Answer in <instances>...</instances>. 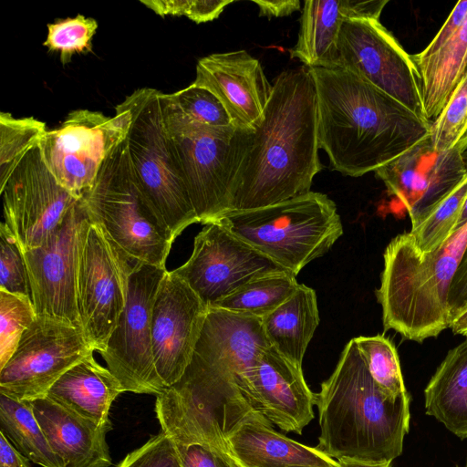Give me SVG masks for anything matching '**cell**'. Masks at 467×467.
<instances>
[{"instance_id": "cell-1", "label": "cell", "mask_w": 467, "mask_h": 467, "mask_svg": "<svg viewBox=\"0 0 467 467\" xmlns=\"http://www.w3.org/2000/svg\"><path fill=\"white\" fill-rule=\"evenodd\" d=\"M317 94L309 68L279 73L235 182L230 211L270 206L310 192L322 170Z\"/></svg>"}, {"instance_id": "cell-2", "label": "cell", "mask_w": 467, "mask_h": 467, "mask_svg": "<svg viewBox=\"0 0 467 467\" xmlns=\"http://www.w3.org/2000/svg\"><path fill=\"white\" fill-rule=\"evenodd\" d=\"M309 72L318 144L334 171L350 177L375 171L430 135V121L359 76L339 67Z\"/></svg>"}, {"instance_id": "cell-3", "label": "cell", "mask_w": 467, "mask_h": 467, "mask_svg": "<svg viewBox=\"0 0 467 467\" xmlns=\"http://www.w3.org/2000/svg\"><path fill=\"white\" fill-rule=\"evenodd\" d=\"M410 396L393 399L379 388L352 338L317 394L321 431L316 448L334 460L392 462L410 430Z\"/></svg>"}, {"instance_id": "cell-4", "label": "cell", "mask_w": 467, "mask_h": 467, "mask_svg": "<svg viewBox=\"0 0 467 467\" xmlns=\"http://www.w3.org/2000/svg\"><path fill=\"white\" fill-rule=\"evenodd\" d=\"M466 244L467 223L433 252L420 250L410 232L389 243L376 291L384 331L422 342L450 327L449 295Z\"/></svg>"}, {"instance_id": "cell-5", "label": "cell", "mask_w": 467, "mask_h": 467, "mask_svg": "<svg viewBox=\"0 0 467 467\" xmlns=\"http://www.w3.org/2000/svg\"><path fill=\"white\" fill-rule=\"evenodd\" d=\"M163 127L199 223H216L231 200L254 130H214L186 118L160 94Z\"/></svg>"}, {"instance_id": "cell-6", "label": "cell", "mask_w": 467, "mask_h": 467, "mask_svg": "<svg viewBox=\"0 0 467 467\" xmlns=\"http://www.w3.org/2000/svg\"><path fill=\"white\" fill-rule=\"evenodd\" d=\"M216 223L295 275L343 234L336 203L311 191L270 206L228 212Z\"/></svg>"}, {"instance_id": "cell-7", "label": "cell", "mask_w": 467, "mask_h": 467, "mask_svg": "<svg viewBox=\"0 0 467 467\" xmlns=\"http://www.w3.org/2000/svg\"><path fill=\"white\" fill-rule=\"evenodd\" d=\"M81 197L91 221L134 263L166 269L174 239L136 183L127 137L111 150Z\"/></svg>"}, {"instance_id": "cell-8", "label": "cell", "mask_w": 467, "mask_h": 467, "mask_svg": "<svg viewBox=\"0 0 467 467\" xmlns=\"http://www.w3.org/2000/svg\"><path fill=\"white\" fill-rule=\"evenodd\" d=\"M160 94L154 88H139L121 104L129 111L127 141L134 179L175 240L199 220L169 145Z\"/></svg>"}, {"instance_id": "cell-9", "label": "cell", "mask_w": 467, "mask_h": 467, "mask_svg": "<svg viewBox=\"0 0 467 467\" xmlns=\"http://www.w3.org/2000/svg\"><path fill=\"white\" fill-rule=\"evenodd\" d=\"M269 346L262 318L209 308L191 361L177 383L239 390L253 407L252 377Z\"/></svg>"}, {"instance_id": "cell-10", "label": "cell", "mask_w": 467, "mask_h": 467, "mask_svg": "<svg viewBox=\"0 0 467 467\" xmlns=\"http://www.w3.org/2000/svg\"><path fill=\"white\" fill-rule=\"evenodd\" d=\"M136 264L91 221L79 259L77 305L81 329L94 351L105 349L118 324Z\"/></svg>"}, {"instance_id": "cell-11", "label": "cell", "mask_w": 467, "mask_h": 467, "mask_svg": "<svg viewBox=\"0 0 467 467\" xmlns=\"http://www.w3.org/2000/svg\"><path fill=\"white\" fill-rule=\"evenodd\" d=\"M166 272L145 263L135 265L124 310L99 353L124 391L157 396L167 389L156 371L151 342L152 306Z\"/></svg>"}, {"instance_id": "cell-12", "label": "cell", "mask_w": 467, "mask_h": 467, "mask_svg": "<svg viewBox=\"0 0 467 467\" xmlns=\"http://www.w3.org/2000/svg\"><path fill=\"white\" fill-rule=\"evenodd\" d=\"M128 130L129 111L121 103L112 117L76 109L57 129L47 130L39 144L57 182L81 197L94 183L111 150L127 137Z\"/></svg>"}, {"instance_id": "cell-13", "label": "cell", "mask_w": 467, "mask_h": 467, "mask_svg": "<svg viewBox=\"0 0 467 467\" xmlns=\"http://www.w3.org/2000/svg\"><path fill=\"white\" fill-rule=\"evenodd\" d=\"M93 351L80 327L37 316L0 368V393L17 400L44 398L67 370Z\"/></svg>"}, {"instance_id": "cell-14", "label": "cell", "mask_w": 467, "mask_h": 467, "mask_svg": "<svg viewBox=\"0 0 467 467\" xmlns=\"http://www.w3.org/2000/svg\"><path fill=\"white\" fill-rule=\"evenodd\" d=\"M90 224L87 206L80 197L42 245L23 253L36 316L62 319L81 328L77 279Z\"/></svg>"}, {"instance_id": "cell-15", "label": "cell", "mask_w": 467, "mask_h": 467, "mask_svg": "<svg viewBox=\"0 0 467 467\" xmlns=\"http://www.w3.org/2000/svg\"><path fill=\"white\" fill-rule=\"evenodd\" d=\"M0 192L4 207L1 223L23 253L42 245L80 198L57 182L39 143L21 159L0 186Z\"/></svg>"}, {"instance_id": "cell-16", "label": "cell", "mask_w": 467, "mask_h": 467, "mask_svg": "<svg viewBox=\"0 0 467 467\" xmlns=\"http://www.w3.org/2000/svg\"><path fill=\"white\" fill-rule=\"evenodd\" d=\"M337 52L336 67L359 76L426 119L411 55L379 20L344 21Z\"/></svg>"}, {"instance_id": "cell-17", "label": "cell", "mask_w": 467, "mask_h": 467, "mask_svg": "<svg viewBox=\"0 0 467 467\" xmlns=\"http://www.w3.org/2000/svg\"><path fill=\"white\" fill-rule=\"evenodd\" d=\"M287 271L222 224H204L190 258L172 272L210 308L249 281Z\"/></svg>"}, {"instance_id": "cell-18", "label": "cell", "mask_w": 467, "mask_h": 467, "mask_svg": "<svg viewBox=\"0 0 467 467\" xmlns=\"http://www.w3.org/2000/svg\"><path fill=\"white\" fill-rule=\"evenodd\" d=\"M467 134L451 149L434 150L430 135L375 171L413 221L451 192L466 176Z\"/></svg>"}, {"instance_id": "cell-19", "label": "cell", "mask_w": 467, "mask_h": 467, "mask_svg": "<svg viewBox=\"0 0 467 467\" xmlns=\"http://www.w3.org/2000/svg\"><path fill=\"white\" fill-rule=\"evenodd\" d=\"M208 309L183 280L166 272L151 311L154 364L166 388L176 384L188 367Z\"/></svg>"}, {"instance_id": "cell-20", "label": "cell", "mask_w": 467, "mask_h": 467, "mask_svg": "<svg viewBox=\"0 0 467 467\" xmlns=\"http://www.w3.org/2000/svg\"><path fill=\"white\" fill-rule=\"evenodd\" d=\"M192 84L214 94L233 124L246 130L262 122L272 92L259 60L244 49L200 58Z\"/></svg>"}, {"instance_id": "cell-21", "label": "cell", "mask_w": 467, "mask_h": 467, "mask_svg": "<svg viewBox=\"0 0 467 467\" xmlns=\"http://www.w3.org/2000/svg\"><path fill=\"white\" fill-rule=\"evenodd\" d=\"M251 384L255 410L281 430L302 434L314 418L317 402L302 368L269 346L257 361Z\"/></svg>"}, {"instance_id": "cell-22", "label": "cell", "mask_w": 467, "mask_h": 467, "mask_svg": "<svg viewBox=\"0 0 467 467\" xmlns=\"http://www.w3.org/2000/svg\"><path fill=\"white\" fill-rule=\"evenodd\" d=\"M388 0H317L305 1L300 17L298 38L290 57L305 67H335L337 44L344 21L379 20Z\"/></svg>"}, {"instance_id": "cell-23", "label": "cell", "mask_w": 467, "mask_h": 467, "mask_svg": "<svg viewBox=\"0 0 467 467\" xmlns=\"http://www.w3.org/2000/svg\"><path fill=\"white\" fill-rule=\"evenodd\" d=\"M29 402L63 467L111 465L106 441L111 425H101L84 418L47 396Z\"/></svg>"}, {"instance_id": "cell-24", "label": "cell", "mask_w": 467, "mask_h": 467, "mask_svg": "<svg viewBox=\"0 0 467 467\" xmlns=\"http://www.w3.org/2000/svg\"><path fill=\"white\" fill-rule=\"evenodd\" d=\"M230 454L240 467H337L336 460L275 431L254 411L227 437Z\"/></svg>"}, {"instance_id": "cell-25", "label": "cell", "mask_w": 467, "mask_h": 467, "mask_svg": "<svg viewBox=\"0 0 467 467\" xmlns=\"http://www.w3.org/2000/svg\"><path fill=\"white\" fill-rule=\"evenodd\" d=\"M122 392L119 380L96 361L92 352L67 370L47 397L99 424L111 425L109 410Z\"/></svg>"}, {"instance_id": "cell-26", "label": "cell", "mask_w": 467, "mask_h": 467, "mask_svg": "<svg viewBox=\"0 0 467 467\" xmlns=\"http://www.w3.org/2000/svg\"><path fill=\"white\" fill-rule=\"evenodd\" d=\"M262 319L270 346L302 368L306 350L319 324L316 292L299 284L289 298Z\"/></svg>"}, {"instance_id": "cell-27", "label": "cell", "mask_w": 467, "mask_h": 467, "mask_svg": "<svg viewBox=\"0 0 467 467\" xmlns=\"http://www.w3.org/2000/svg\"><path fill=\"white\" fill-rule=\"evenodd\" d=\"M426 413L467 439V339L447 353L424 389Z\"/></svg>"}, {"instance_id": "cell-28", "label": "cell", "mask_w": 467, "mask_h": 467, "mask_svg": "<svg viewBox=\"0 0 467 467\" xmlns=\"http://www.w3.org/2000/svg\"><path fill=\"white\" fill-rule=\"evenodd\" d=\"M416 67L424 116L434 121L467 71V21L437 52L419 57L411 55Z\"/></svg>"}, {"instance_id": "cell-29", "label": "cell", "mask_w": 467, "mask_h": 467, "mask_svg": "<svg viewBox=\"0 0 467 467\" xmlns=\"http://www.w3.org/2000/svg\"><path fill=\"white\" fill-rule=\"evenodd\" d=\"M0 428L15 447L42 467H63L52 450L29 401L0 393Z\"/></svg>"}, {"instance_id": "cell-30", "label": "cell", "mask_w": 467, "mask_h": 467, "mask_svg": "<svg viewBox=\"0 0 467 467\" xmlns=\"http://www.w3.org/2000/svg\"><path fill=\"white\" fill-rule=\"evenodd\" d=\"M296 277V275L289 271L258 276L210 308L263 318L294 294L299 285Z\"/></svg>"}, {"instance_id": "cell-31", "label": "cell", "mask_w": 467, "mask_h": 467, "mask_svg": "<svg viewBox=\"0 0 467 467\" xmlns=\"http://www.w3.org/2000/svg\"><path fill=\"white\" fill-rule=\"evenodd\" d=\"M467 197V174L445 197L411 221L410 234L420 250L433 252L455 233Z\"/></svg>"}, {"instance_id": "cell-32", "label": "cell", "mask_w": 467, "mask_h": 467, "mask_svg": "<svg viewBox=\"0 0 467 467\" xmlns=\"http://www.w3.org/2000/svg\"><path fill=\"white\" fill-rule=\"evenodd\" d=\"M355 340L379 388L393 399L410 396L404 385L399 356L393 343L383 335L358 337Z\"/></svg>"}, {"instance_id": "cell-33", "label": "cell", "mask_w": 467, "mask_h": 467, "mask_svg": "<svg viewBox=\"0 0 467 467\" xmlns=\"http://www.w3.org/2000/svg\"><path fill=\"white\" fill-rule=\"evenodd\" d=\"M46 131V124L32 117L15 118L8 112L0 113V186Z\"/></svg>"}, {"instance_id": "cell-34", "label": "cell", "mask_w": 467, "mask_h": 467, "mask_svg": "<svg viewBox=\"0 0 467 467\" xmlns=\"http://www.w3.org/2000/svg\"><path fill=\"white\" fill-rule=\"evenodd\" d=\"M36 317L30 297L0 290V368L12 357Z\"/></svg>"}, {"instance_id": "cell-35", "label": "cell", "mask_w": 467, "mask_h": 467, "mask_svg": "<svg viewBox=\"0 0 467 467\" xmlns=\"http://www.w3.org/2000/svg\"><path fill=\"white\" fill-rule=\"evenodd\" d=\"M169 97L186 118L197 124L214 130L235 127L219 99L204 88L192 84Z\"/></svg>"}, {"instance_id": "cell-36", "label": "cell", "mask_w": 467, "mask_h": 467, "mask_svg": "<svg viewBox=\"0 0 467 467\" xmlns=\"http://www.w3.org/2000/svg\"><path fill=\"white\" fill-rule=\"evenodd\" d=\"M467 134V71L437 119L431 122L430 139L438 151L451 149Z\"/></svg>"}, {"instance_id": "cell-37", "label": "cell", "mask_w": 467, "mask_h": 467, "mask_svg": "<svg viewBox=\"0 0 467 467\" xmlns=\"http://www.w3.org/2000/svg\"><path fill=\"white\" fill-rule=\"evenodd\" d=\"M98 28L95 19L78 15L47 25V36L43 43L51 51H59L60 61L67 64L75 53L91 51V39Z\"/></svg>"}, {"instance_id": "cell-38", "label": "cell", "mask_w": 467, "mask_h": 467, "mask_svg": "<svg viewBox=\"0 0 467 467\" xmlns=\"http://www.w3.org/2000/svg\"><path fill=\"white\" fill-rule=\"evenodd\" d=\"M0 290L31 298L24 254L14 237L0 225ZM32 300V299H31Z\"/></svg>"}, {"instance_id": "cell-39", "label": "cell", "mask_w": 467, "mask_h": 467, "mask_svg": "<svg viewBox=\"0 0 467 467\" xmlns=\"http://www.w3.org/2000/svg\"><path fill=\"white\" fill-rule=\"evenodd\" d=\"M173 441L182 467H240L234 458L213 444L182 433H166Z\"/></svg>"}, {"instance_id": "cell-40", "label": "cell", "mask_w": 467, "mask_h": 467, "mask_svg": "<svg viewBox=\"0 0 467 467\" xmlns=\"http://www.w3.org/2000/svg\"><path fill=\"white\" fill-rule=\"evenodd\" d=\"M161 16H185L195 23L217 18L233 0H140Z\"/></svg>"}, {"instance_id": "cell-41", "label": "cell", "mask_w": 467, "mask_h": 467, "mask_svg": "<svg viewBox=\"0 0 467 467\" xmlns=\"http://www.w3.org/2000/svg\"><path fill=\"white\" fill-rule=\"evenodd\" d=\"M116 467H182L171 439L164 432L130 452Z\"/></svg>"}, {"instance_id": "cell-42", "label": "cell", "mask_w": 467, "mask_h": 467, "mask_svg": "<svg viewBox=\"0 0 467 467\" xmlns=\"http://www.w3.org/2000/svg\"><path fill=\"white\" fill-rule=\"evenodd\" d=\"M466 21L467 0H464L456 4L434 38L421 52L416 54V56L419 57H427L437 52L462 28Z\"/></svg>"}, {"instance_id": "cell-43", "label": "cell", "mask_w": 467, "mask_h": 467, "mask_svg": "<svg viewBox=\"0 0 467 467\" xmlns=\"http://www.w3.org/2000/svg\"><path fill=\"white\" fill-rule=\"evenodd\" d=\"M467 303V244L451 282L449 305L452 315Z\"/></svg>"}, {"instance_id": "cell-44", "label": "cell", "mask_w": 467, "mask_h": 467, "mask_svg": "<svg viewBox=\"0 0 467 467\" xmlns=\"http://www.w3.org/2000/svg\"><path fill=\"white\" fill-rule=\"evenodd\" d=\"M259 8V16L271 17L287 16L300 9L298 0H253Z\"/></svg>"}, {"instance_id": "cell-45", "label": "cell", "mask_w": 467, "mask_h": 467, "mask_svg": "<svg viewBox=\"0 0 467 467\" xmlns=\"http://www.w3.org/2000/svg\"><path fill=\"white\" fill-rule=\"evenodd\" d=\"M29 462L0 431V467H31Z\"/></svg>"}, {"instance_id": "cell-46", "label": "cell", "mask_w": 467, "mask_h": 467, "mask_svg": "<svg viewBox=\"0 0 467 467\" xmlns=\"http://www.w3.org/2000/svg\"><path fill=\"white\" fill-rule=\"evenodd\" d=\"M450 327L454 334L467 337V303L452 315Z\"/></svg>"}, {"instance_id": "cell-47", "label": "cell", "mask_w": 467, "mask_h": 467, "mask_svg": "<svg viewBox=\"0 0 467 467\" xmlns=\"http://www.w3.org/2000/svg\"><path fill=\"white\" fill-rule=\"evenodd\" d=\"M337 467H391L392 462H369L352 458L336 460Z\"/></svg>"}, {"instance_id": "cell-48", "label": "cell", "mask_w": 467, "mask_h": 467, "mask_svg": "<svg viewBox=\"0 0 467 467\" xmlns=\"http://www.w3.org/2000/svg\"><path fill=\"white\" fill-rule=\"evenodd\" d=\"M467 223V197L465 199L462 211L456 227V231ZM455 231V232H456Z\"/></svg>"}, {"instance_id": "cell-49", "label": "cell", "mask_w": 467, "mask_h": 467, "mask_svg": "<svg viewBox=\"0 0 467 467\" xmlns=\"http://www.w3.org/2000/svg\"><path fill=\"white\" fill-rule=\"evenodd\" d=\"M292 467H315V466H292Z\"/></svg>"}]
</instances>
